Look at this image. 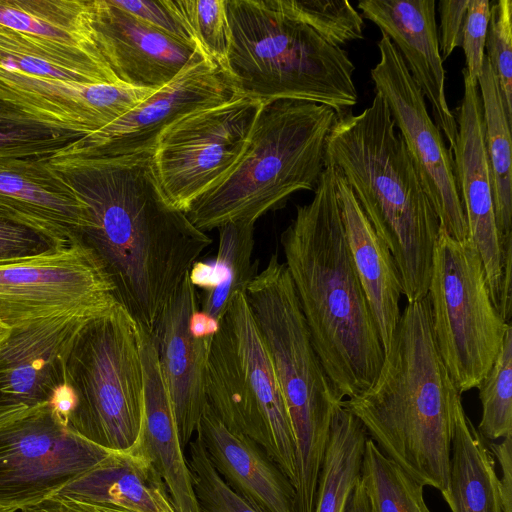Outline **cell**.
<instances>
[{
  "label": "cell",
  "instance_id": "obj_1",
  "mask_svg": "<svg viewBox=\"0 0 512 512\" xmlns=\"http://www.w3.org/2000/svg\"><path fill=\"white\" fill-rule=\"evenodd\" d=\"M72 148L49 162L84 205L85 224L76 242L97 257L118 303L139 327L152 332L212 239L165 196L153 149L87 156Z\"/></svg>",
  "mask_w": 512,
  "mask_h": 512
},
{
  "label": "cell",
  "instance_id": "obj_2",
  "mask_svg": "<svg viewBox=\"0 0 512 512\" xmlns=\"http://www.w3.org/2000/svg\"><path fill=\"white\" fill-rule=\"evenodd\" d=\"M280 243L335 393L341 400L362 393L375 381L384 349L348 247L332 164L326 161L313 199L296 207Z\"/></svg>",
  "mask_w": 512,
  "mask_h": 512
},
{
  "label": "cell",
  "instance_id": "obj_3",
  "mask_svg": "<svg viewBox=\"0 0 512 512\" xmlns=\"http://www.w3.org/2000/svg\"><path fill=\"white\" fill-rule=\"evenodd\" d=\"M438 352L428 295L407 302L373 384L343 401L380 451L423 486L449 482L456 401Z\"/></svg>",
  "mask_w": 512,
  "mask_h": 512
},
{
  "label": "cell",
  "instance_id": "obj_4",
  "mask_svg": "<svg viewBox=\"0 0 512 512\" xmlns=\"http://www.w3.org/2000/svg\"><path fill=\"white\" fill-rule=\"evenodd\" d=\"M326 161L342 175L390 250L408 302L428 294L438 216L382 96L359 114L337 116Z\"/></svg>",
  "mask_w": 512,
  "mask_h": 512
},
{
  "label": "cell",
  "instance_id": "obj_5",
  "mask_svg": "<svg viewBox=\"0 0 512 512\" xmlns=\"http://www.w3.org/2000/svg\"><path fill=\"white\" fill-rule=\"evenodd\" d=\"M336 118L332 108L315 102H263L233 167L186 211L190 222L204 233L230 222L255 224L295 192L314 191Z\"/></svg>",
  "mask_w": 512,
  "mask_h": 512
},
{
  "label": "cell",
  "instance_id": "obj_6",
  "mask_svg": "<svg viewBox=\"0 0 512 512\" xmlns=\"http://www.w3.org/2000/svg\"><path fill=\"white\" fill-rule=\"evenodd\" d=\"M226 71L237 91L263 102L300 100L350 112L358 94L348 53L297 20L285 0H225Z\"/></svg>",
  "mask_w": 512,
  "mask_h": 512
},
{
  "label": "cell",
  "instance_id": "obj_7",
  "mask_svg": "<svg viewBox=\"0 0 512 512\" xmlns=\"http://www.w3.org/2000/svg\"><path fill=\"white\" fill-rule=\"evenodd\" d=\"M269 354L296 447L295 512H313L333 416L342 405L314 349L284 262L272 254L245 291Z\"/></svg>",
  "mask_w": 512,
  "mask_h": 512
},
{
  "label": "cell",
  "instance_id": "obj_8",
  "mask_svg": "<svg viewBox=\"0 0 512 512\" xmlns=\"http://www.w3.org/2000/svg\"><path fill=\"white\" fill-rule=\"evenodd\" d=\"M65 384L73 395L65 417L71 430L110 451L135 443L144 406L139 328L119 303L78 329L65 362Z\"/></svg>",
  "mask_w": 512,
  "mask_h": 512
},
{
  "label": "cell",
  "instance_id": "obj_9",
  "mask_svg": "<svg viewBox=\"0 0 512 512\" xmlns=\"http://www.w3.org/2000/svg\"><path fill=\"white\" fill-rule=\"evenodd\" d=\"M205 394L219 420L264 449L295 488L296 447L289 416L245 292L231 299L217 321Z\"/></svg>",
  "mask_w": 512,
  "mask_h": 512
},
{
  "label": "cell",
  "instance_id": "obj_10",
  "mask_svg": "<svg viewBox=\"0 0 512 512\" xmlns=\"http://www.w3.org/2000/svg\"><path fill=\"white\" fill-rule=\"evenodd\" d=\"M427 295L438 352L461 395L484 380L511 327L492 302L470 238L458 241L440 227Z\"/></svg>",
  "mask_w": 512,
  "mask_h": 512
},
{
  "label": "cell",
  "instance_id": "obj_11",
  "mask_svg": "<svg viewBox=\"0 0 512 512\" xmlns=\"http://www.w3.org/2000/svg\"><path fill=\"white\" fill-rule=\"evenodd\" d=\"M263 101L237 95L189 113L158 136L152 162L168 200L186 213L239 158Z\"/></svg>",
  "mask_w": 512,
  "mask_h": 512
},
{
  "label": "cell",
  "instance_id": "obj_12",
  "mask_svg": "<svg viewBox=\"0 0 512 512\" xmlns=\"http://www.w3.org/2000/svg\"><path fill=\"white\" fill-rule=\"evenodd\" d=\"M110 452L71 430L52 404L0 424V511L36 505Z\"/></svg>",
  "mask_w": 512,
  "mask_h": 512
},
{
  "label": "cell",
  "instance_id": "obj_13",
  "mask_svg": "<svg viewBox=\"0 0 512 512\" xmlns=\"http://www.w3.org/2000/svg\"><path fill=\"white\" fill-rule=\"evenodd\" d=\"M117 303L103 266L80 242L0 265V325L9 330L63 314L96 315Z\"/></svg>",
  "mask_w": 512,
  "mask_h": 512
},
{
  "label": "cell",
  "instance_id": "obj_14",
  "mask_svg": "<svg viewBox=\"0 0 512 512\" xmlns=\"http://www.w3.org/2000/svg\"><path fill=\"white\" fill-rule=\"evenodd\" d=\"M381 34L377 42L379 61L370 70L375 92L388 106L440 227L452 238L464 241L469 238V231L456 183L452 151L432 120L425 97L402 56L389 37Z\"/></svg>",
  "mask_w": 512,
  "mask_h": 512
},
{
  "label": "cell",
  "instance_id": "obj_15",
  "mask_svg": "<svg viewBox=\"0 0 512 512\" xmlns=\"http://www.w3.org/2000/svg\"><path fill=\"white\" fill-rule=\"evenodd\" d=\"M464 93L455 116L454 172L469 238L482 259L492 302L506 323L511 317L512 258L503 254L495 223L477 81L463 69Z\"/></svg>",
  "mask_w": 512,
  "mask_h": 512
},
{
  "label": "cell",
  "instance_id": "obj_16",
  "mask_svg": "<svg viewBox=\"0 0 512 512\" xmlns=\"http://www.w3.org/2000/svg\"><path fill=\"white\" fill-rule=\"evenodd\" d=\"M240 93L229 74L205 55L195 57L168 84L73 150L87 156H120L154 148L159 134L194 111L225 103Z\"/></svg>",
  "mask_w": 512,
  "mask_h": 512
},
{
  "label": "cell",
  "instance_id": "obj_17",
  "mask_svg": "<svg viewBox=\"0 0 512 512\" xmlns=\"http://www.w3.org/2000/svg\"><path fill=\"white\" fill-rule=\"evenodd\" d=\"M190 272L160 313L151 332L161 374L184 449L206 406V368L217 322L205 316Z\"/></svg>",
  "mask_w": 512,
  "mask_h": 512
},
{
  "label": "cell",
  "instance_id": "obj_18",
  "mask_svg": "<svg viewBox=\"0 0 512 512\" xmlns=\"http://www.w3.org/2000/svg\"><path fill=\"white\" fill-rule=\"evenodd\" d=\"M157 90L83 84L27 75L0 65V106L84 136L100 131Z\"/></svg>",
  "mask_w": 512,
  "mask_h": 512
},
{
  "label": "cell",
  "instance_id": "obj_19",
  "mask_svg": "<svg viewBox=\"0 0 512 512\" xmlns=\"http://www.w3.org/2000/svg\"><path fill=\"white\" fill-rule=\"evenodd\" d=\"M92 316L63 314L9 330L0 342V424L51 404L65 383L71 342Z\"/></svg>",
  "mask_w": 512,
  "mask_h": 512
},
{
  "label": "cell",
  "instance_id": "obj_20",
  "mask_svg": "<svg viewBox=\"0 0 512 512\" xmlns=\"http://www.w3.org/2000/svg\"><path fill=\"white\" fill-rule=\"evenodd\" d=\"M91 14L100 52L118 80L128 86L159 90L195 57L205 55L121 9L112 0H91Z\"/></svg>",
  "mask_w": 512,
  "mask_h": 512
},
{
  "label": "cell",
  "instance_id": "obj_21",
  "mask_svg": "<svg viewBox=\"0 0 512 512\" xmlns=\"http://www.w3.org/2000/svg\"><path fill=\"white\" fill-rule=\"evenodd\" d=\"M434 0H364V18L387 35L402 56L414 82L432 106L436 126L455 147L458 126L445 94V69L440 55Z\"/></svg>",
  "mask_w": 512,
  "mask_h": 512
},
{
  "label": "cell",
  "instance_id": "obj_22",
  "mask_svg": "<svg viewBox=\"0 0 512 512\" xmlns=\"http://www.w3.org/2000/svg\"><path fill=\"white\" fill-rule=\"evenodd\" d=\"M52 157H0V205L20 222L70 244L84 227L85 209L51 166Z\"/></svg>",
  "mask_w": 512,
  "mask_h": 512
},
{
  "label": "cell",
  "instance_id": "obj_23",
  "mask_svg": "<svg viewBox=\"0 0 512 512\" xmlns=\"http://www.w3.org/2000/svg\"><path fill=\"white\" fill-rule=\"evenodd\" d=\"M197 436L222 479L263 512H295L291 481L255 441L230 430L206 405Z\"/></svg>",
  "mask_w": 512,
  "mask_h": 512
},
{
  "label": "cell",
  "instance_id": "obj_24",
  "mask_svg": "<svg viewBox=\"0 0 512 512\" xmlns=\"http://www.w3.org/2000/svg\"><path fill=\"white\" fill-rule=\"evenodd\" d=\"M138 328L144 406L140 431L132 446L159 473L177 512H199L173 407L159 367L154 339L149 331Z\"/></svg>",
  "mask_w": 512,
  "mask_h": 512
},
{
  "label": "cell",
  "instance_id": "obj_25",
  "mask_svg": "<svg viewBox=\"0 0 512 512\" xmlns=\"http://www.w3.org/2000/svg\"><path fill=\"white\" fill-rule=\"evenodd\" d=\"M334 171L348 247L385 354L401 315V276L390 250L372 227L352 190L335 167Z\"/></svg>",
  "mask_w": 512,
  "mask_h": 512
},
{
  "label": "cell",
  "instance_id": "obj_26",
  "mask_svg": "<svg viewBox=\"0 0 512 512\" xmlns=\"http://www.w3.org/2000/svg\"><path fill=\"white\" fill-rule=\"evenodd\" d=\"M58 494L133 512H177L161 476L133 446L111 451Z\"/></svg>",
  "mask_w": 512,
  "mask_h": 512
},
{
  "label": "cell",
  "instance_id": "obj_27",
  "mask_svg": "<svg viewBox=\"0 0 512 512\" xmlns=\"http://www.w3.org/2000/svg\"><path fill=\"white\" fill-rule=\"evenodd\" d=\"M441 494L452 512H503L494 456L461 398L454 410L449 482Z\"/></svg>",
  "mask_w": 512,
  "mask_h": 512
},
{
  "label": "cell",
  "instance_id": "obj_28",
  "mask_svg": "<svg viewBox=\"0 0 512 512\" xmlns=\"http://www.w3.org/2000/svg\"><path fill=\"white\" fill-rule=\"evenodd\" d=\"M0 65L27 75L67 82L123 84L99 49L38 39L1 25Z\"/></svg>",
  "mask_w": 512,
  "mask_h": 512
},
{
  "label": "cell",
  "instance_id": "obj_29",
  "mask_svg": "<svg viewBox=\"0 0 512 512\" xmlns=\"http://www.w3.org/2000/svg\"><path fill=\"white\" fill-rule=\"evenodd\" d=\"M477 84L496 228L504 256L512 258V124L508 121L496 77L486 56Z\"/></svg>",
  "mask_w": 512,
  "mask_h": 512
},
{
  "label": "cell",
  "instance_id": "obj_30",
  "mask_svg": "<svg viewBox=\"0 0 512 512\" xmlns=\"http://www.w3.org/2000/svg\"><path fill=\"white\" fill-rule=\"evenodd\" d=\"M254 224L230 222L219 228V244L215 266L195 263L190 278L204 288L200 311L217 322L231 299L245 292L258 274V261L252 262Z\"/></svg>",
  "mask_w": 512,
  "mask_h": 512
},
{
  "label": "cell",
  "instance_id": "obj_31",
  "mask_svg": "<svg viewBox=\"0 0 512 512\" xmlns=\"http://www.w3.org/2000/svg\"><path fill=\"white\" fill-rule=\"evenodd\" d=\"M0 25L38 39L99 49L91 0H0Z\"/></svg>",
  "mask_w": 512,
  "mask_h": 512
},
{
  "label": "cell",
  "instance_id": "obj_32",
  "mask_svg": "<svg viewBox=\"0 0 512 512\" xmlns=\"http://www.w3.org/2000/svg\"><path fill=\"white\" fill-rule=\"evenodd\" d=\"M368 438L363 424L342 405L336 410L317 479L313 512H343L360 478Z\"/></svg>",
  "mask_w": 512,
  "mask_h": 512
},
{
  "label": "cell",
  "instance_id": "obj_33",
  "mask_svg": "<svg viewBox=\"0 0 512 512\" xmlns=\"http://www.w3.org/2000/svg\"><path fill=\"white\" fill-rule=\"evenodd\" d=\"M360 480L372 512H431L424 500V486L385 456L369 437Z\"/></svg>",
  "mask_w": 512,
  "mask_h": 512
},
{
  "label": "cell",
  "instance_id": "obj_34",
  "mask_svg": "<svg viewBox=\"0 0 512 512\" xmlns=\"http://www.w3.org/2000/svg\"><path fill=\"white\" fill-rule=\"evenodd\" d=\"M482 417L477 427L487 441L512 436V327L505 334L499 353L477 387Z\"/></svg>",
  "mask_w": 512,
  "mask_h": 512
},
{
  "label": "cell",
  "instance_id": "obj_35",
  "mask_svg": "<svg viewBox=\"0 0 512 512\" xmlns=\"http://www.w3.org/2000/svg\"><path fill=\"white\" fill-rule=\"evenodd\" d=\"M84 135L58 130L0 106V157L55 156Z\"/></svg>",
  "mask_w": 512,
  "mask_h": 512
},
{
  "label": "cell",
  "instance_id": "obj_36",
  "mask_svg": "<svg viewBox=\"0 0 512 512\" xmlns=\"http://www.w3.org/2000/svg\"><path fill=\"white\" fill-rule=\"evenodd\" d=\"M172 3L198 48L226 71L231 32L225 0H172Z\"/></svg>",
  "mask_w": 512,
  "mask_h": 512
},
{
  "label": "cell",
  "instance_id": "obj_37",
  "mask_svg": "<svg viewBox=\"0 0 512 512\" xmlns=\"http://www.w3.org/2000/svg\"><path fill=\"white\" fill-rule=\"evenodd\" d=\"M285 1L297 20L336 46L363 38V18L349 1Z\"/></svg>",
  "mask_w": 512,
  "mask_h": 512
},
{
  "label": "cell",
  "instance_id": "obj_38",
  "mask_svg": "<svg viewBox=\"0 0 512 512\" xmlns=\"http://www.w3.org/2000/svg\"><path fill=\"white\" fill-rule=\"evenodd\" d=\"M188 445L186 459L199 512H263L227 485L198 436Z\"/></svg>",
  "mask_w": 512,
  "mask_h": 512
},
{
  "label": "cell",
  "instance_id": "obj_39",
  "mask_svg": "<svg viewBox=\"0 0 512 512\" xmlns=\"http://www.w3.org/2000/svg\"><path fill=\"white\" fill-rule=\"evenodd\" d=\"M486 58L496 77L506 115L512 124V1H492L485 43Z\"/></svg>",
  "mask_w": 512,
  "mask_h": 512
},
{
  "label": "cell",
  "instance_id": "obj_40",
  "mask_svg": "<svg viewBox=\"0 0 512 512\" xmlns=\"http://www.w3.org/2000/svg\"><path fill=\"white\" fill-rule=\"evenodd\" d=\"M67 245L35 227L0 217V265L51 253Z\"/></svg>",
  "mask_w": 512,
  "mask_h": 512
},
{
  "label": "cell",
  "instance_id": "obj_41",
  "mask_svg": "<svg viewBox=\"0 0 512 512\" xmlns=\"http://www.w3.org/2000/svg\"><path fill=\"white\" fill-rule=\"evenodd\" d=\"M112 1L116 6L133 14L156 29L198 48L186 23L174 8L172 0Z\"/></svg>",
  "mask_w": 512,
  "mask_h": 512
},
{
  "label": "cell",
  "instance_id": "obj_42",
  "mask_svg": "<svg viewBox=\"0 0 512 512\" xmlns=\"http://www.w3.org/2000/svg\"><path fill=\"white\" fill-rule=\"evenodd\" d=\"M488 0H469L461 47L464 51L466 72L477 81L485 58V43L490 19Z\"/></svg>",
  "mask_w": 512,
  "mask_h": 512
},
{
  "label": "cell",
  "instance_id": "obj_43",
  "mask_svg": "<svg viewBox=\"0 0 512 512\" xmlns=\"http://www.w3.org/2000/svg\"><path fill=\"white\" fill-rule=\"evenodd\" d=\"M469 0H441L439 2V49L442 60L462 45Z\"/></svg>",
  "mask_w": 512,
  "mask_h": 512
},
{
  "label": "cell",
  "instance_id": "obj_44",
  "mask_svg": "<svg viewBox=\"0 0 512 512\" xmlns=\"http://www.w3.org/2000/svg\"><path fill=\"white\" fill-rule=\"evenodd\" d=\"M17 512H133L115 505L54 494Z\"/></svg>",
  "mask_w": 512,
  "mask_h": 512
},
{
  "label": "cell",
  "instance_id": "obj_45",
  "mask_svg": "<svg viewBox=\"0 0 512 512\" xmlns=\"http://www.w3.org/2000/svg\"><path fill=\"white\" fill-rule=\"evenodd\" d=\"M343 512H372L360 478L350 493Z\"/></svg>",
  "mask_w": 512,
  "mask_h": 512
},
{
  "label": "cell",
  "instance_id": "obj_46",
  "mask_svg": "<svg viewBox=\"0 0 512 512\" xmlns=\"http://www.w3.org/2000/svg\"><path fill=\"white\" fill-rule=\"evenodd\" d=\"M0 217L9 218V219H13V220L19 221V220L16 219V217L10 211L5 209L1 205H0Z\"/></svg>",
  "mask_w": 512,
  "mask_h": 512
},
{
  "label": "cell",
  "instance_id": "obj_47",
  "mask_svg": "<svg viewBox=\"0 0 512 512\" xmlns=\"http://www.w3.org/2000/svg\"><path fill=\"white\" fill-rule=\"evenodd\" d=\"M9 329L0 325V342L8 335Z\"/></svg>",
  "mask_w": 512,
  "mask_h": 512
},
{
  "label": "cell",
  "instance_id": "obj_48",
  "mask_svg": "<svg viewBox=\"0 0 512 512\" xmlns=\"http://www.w3.org/2000/svg\"><path fill=\"white\" fill-rule=\"evenodd\" d=\"M1 512V511H0Z\"/></svg>",
  "mask_w": 512,
  "mask_h": 512
}]
</instances>
